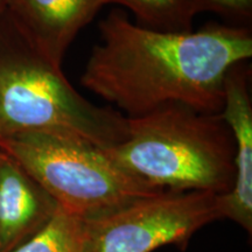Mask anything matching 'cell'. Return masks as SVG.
<instances>
[{
	"mask_svg": "<svg viewBox=\"0 0 252 252\" xmlns=\"http://www.w3.org/2000/svg\"><path fill=\"white\" fill-rule=\"evenodd\" d=\"M82 86L135 118L171 104L220 113L230 69L252 56L247 27L209 24L166 33L131 23L112 9L98 25Z\"/></svg>",
	"mask_w": 252,
	"mask_h": 252,
	"instance_id": "obj_1",
	"label": "cell"
},
{
	"mask_svg": "<svg viewBox=\"0 0 252 252\" xmlns=\"http://www.w3.org/2000/svg\"><path fill=\"white\" fill-rule=\"evenodd\" d=\"M121 168L160 191L225 195L235 181L236 145L220 113L171 104L127 118V137L102 149Z\"/></svg>",
	"mask_w": 252,
	"mask_h": 252,
	"instance_id": "obj_2",
	"label": "cell"
},
{
	"mask_svg": "<svg viewBox=\"0 0 252 252\" xmlns=\"http://www.w3.org/2000/svg\"><path fill=\"white\" fill-rule=\"evenodd\" d=\"M40 132L64 135L99 149L127 137V118L80 94L12 24L0 19V135Z\"/></svg>",
	"mask_w": 252,
	"mask_h": 252,
	"instance_id": "obj_3",
	"label": "cell"
},
{
	"mask_svg": "<svg viewBox=\"0 0 252 252\" xmlns=\"http://www.w3.org/2000/svg\"><path fill=\"white\" fill-rule=\"evenodd\" d=\"M9 154L63 209L97 219L163 191L128 174L99 147L64 135L23 132L0 135Z\"/></svg>",
	"mask_w": 252,
	"mask_h": 252,
	"instance_id": "obj_4",
	"label": "cell"
},
{
	"mask_svg": "<svg viewBox=\"0 0 252 252\" xmlns=\"http://www.w3.org/2000/svg\"><path fill=\"white\" fill-rule=\"evenodd\" d=\"M220 195L163 191L89 220L88 252H153L186 248L195 232L222 219Z\"/></svg>",
	"mask_w": 252,
	"mask_h": 252,
	"instance_id": "obj_5",
	"label": "cell"
},
{
	"mask_svg": "<svg viewBox=\"0 0 252 252\" xmlns=\"http://www.w3.org/2000/svg\"><path fill=\"white\" fill-rule=\"evenodd\" d=\"M105 4L109 0H7L6 13L37 53L61 68L78 32Z\"/></svg>",
	"mask_w": 252,
	"mask_h": 252,
	"instance_id": "obj_6",
	"label": "cell"
},
{
	"mask_svg": "<svg viewBox=\"0 0 252 252\" xmlns=\"http://www.w3.org/2000/svg\"><path fill=\"white\" fill-rule=\"evenodd\" d=\"M244 63L230 69L224 83V103L220 116L234 135L236 173L232 188L220 196V208L222 219L234 220L251 235L252 105L249 94L250 69Z\"/></svg>",
	"mask_w": 252,
	"mask_h": 252,
	"instance_id": "obj_7",
	"label": "cell"
},
{
	"mask_svg": "<svg viewBox=\"0 0 252 252\" xmlns=\"http://www.w3.org/2000/svg\"><path fill=\"white\" fill-rule=\"evenodd\" d=\"M59 204L0 150V252H12L45 226Z\"/></svg>",
	"mask_w": 252,
	"mask_h": 252,
	"instance_id": "obj_8",
	"label": "cell"
},
{
	"mask_svg": "<svg viewBox=\"0 0 252 252\" xmlns=\"http://www.w3.org/2000/svg\"><path fill=\"white\" fill-rule=\"evenodd\" d=\"M89 220L59 206L40 231L12 252H88Z\"/></svg>",
	"mask_w": 252,
	"mask_h": 252,
	"instance_id": "obj_9",
	"label": "cell"
},
{
	"mask_svg": "<svg viewBox=\"0 0 252 252\" xmlns=\"http://www.w3.org/2000/svg\"><path fill=\"white\" fill-rule=\"evenodd\" d=\"M131 9L141 26L166 33H186L193 30L198 8L195 0H109Z\"/></svg>",
	"mask_w": 252,
	"mask_h": 252,
	"instance_id": "obj_10",
	"label": "cell"
},
{
	"mask_svg": "<svg viewBox=\"0 0 252 252\" xmlns=\"http://www.w3.org/2000/svg\"><path fill=\"white\" fill-rule=\"evenodd\" d=\"M198 11H213L224 17L248 20L252 13V0H195Z\"/></svg>",
	"mask_w": 252,
	"mask_h": 252,
	"instance_id": "obj_11",
	"label": "cell"
},
{
	"mask_svg": "<svg viewBox=\"0 0 252 252\" xmlns=\"http://www.w3.org/2000/svg\"><path fill=\"white\" fill-rule=\"evenodd\" d=\"M6 5H7V0H0V19L6 12Z\"/></svg>",
	"mask_w": 252,
	"mask_h": 252,
	"instance_id": "obj_12",
	"label": "cell"
}]
</instances>
